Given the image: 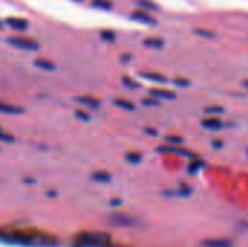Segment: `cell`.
<instances>
[{"instance_id": "44dd1931", "label": "cell", "mask_w": 248, "mask_h": 247, "mask_svg": "<svg viewBox=\"0 0 248 247\" xmlns=\"http://www.w3.org/2000/svg\"><path fill=\"white\" fill-rule=\"evenodd\" d=\"M174 83H176L177 86H182V87H187L190 82H189L187 79H176V80H174Z\"/></svg>"}, {"instance_id": "e0dca14e", "label": "cell", "mask_w": 248, "mask_h": 247, "mask_svg": "<svg viewBox=\"0 0 248 247\" xmlns=\"http://www.w3.org/2000/svg\"><path fill=\"white\" fill-rule=\"evenodd\" d=\"M126 159H128L129 162H132V163H138V162L141 160V154H140V153H129V154L126 156Z\"/></svg>"}, {"instance_id": "9a60e30c", "label": "cell", "mask_w": 248, "mask_h": 247, "mask_svg": "<svg viewBox=\"0 0 248 247\" xmlns=\"http://www.w3.org/2000/svg\"><path fill=\"white\" fill-rule=\"evenodd\" d=\"M206 247H228L230 245L227 242H206L205 243Z\"/></svg>"}, {"instance_id": "6da1fadb", "label": "cell", "mask_w": 248, "mask_h": 247, "mask_svg": "<svg viewBox=\"0 0 248 247\" xmlns=\"http://www.w3.org/2000/svg\"><path fill=\"white\" fill-rule=\"evenodd\" d=\"M7 41H9L10 45H13V47L17 48V49L36 51V49L39 48V44H38L35 39H32V38H29V36H23V35H13V36H10Z\"/></svg>"}, {"instance_id": "5b68a950", "label": "cell", "mask_w": 248, "mask_h": 247, "mask_svg": "<svg viewBox=\"0 0 248 247\" xmlns=\"http://www.w3.org/2000/svg\"><path fill=\"white\" fill-rule=\"evenodd\" d=\"M77 100L84 105V106H89V108H93V109H97L100 106V100L97 98H94L93 95H84V96H80L77 98Z\"/></svg>"}, {"instance_id": "7a4b0ae2", "label": "cell", "mask_w": 248, "mask_h": 247, "mask_svg": "<svg viewBox=\"0 0 248 247\" xmlns=\"http://www.w3.org/2000/svg\"><path fill=\"white\" fill-rule=\"evenodd\" d=\"M131 17L137 22H141V23H147V25H155L157 20L151 16V13L145 12V10H135Z\"/></svg>"}, {"instance_id": "9c48e42d", "label": "cell", "mask_w": 248, "mask_h": 247, "mask_svg": "<svg viewBox=\"0 0 248 247\" xmlns=\"http://www.w3.org/2000/svg\"><path fill=\"white\" fill-rule=\"evenodd\" d=\"M113 102H115V105H116V106H119L121 109H125V111H134V109H135V105H134L131 100H126V99H121V98H118V99H115Z\"/></svg>"}, {"instance_id": "ba28073f", "label": "cell", "mask_w": 248, "mask_h": 247, "mask_svg": "<svg viewBox=\"0 0 248 247\" xmlns=\"http://www.w3.org/2000/svg\"><path fill=\"white\" fill-rule=\"evenodd\" d=\"M151 96H154V98H164V99H174L176 98V95L173 92L163 90V89H154V90H151Z\"/></svg>"}, {"instance_id": "ffe728a7", "label": "cell", "mask_w": 248, "mask_h": 247, "mask_svg": "<svg viewBox=\"0 0 248 247\" xmlns=\"http://www.w3.org/2000/svg\"><path fill=\"white\" fill-rule=\"evenodd\" d=\"M222 111H224V109H222L221 106H217V108H215V106H209V108L205 109V112H208V114H221Z\"/></svg>"}, {"instance_id": "8992f818", "label": "cell", "mask_w": 248, "mask_h": 247, "mask_svg": "<svg viewBox=\"0 0 248 247\" xmlns=\"http://www.w3.org/2000/svg\"><path fill=\"white\" fill-rule=\"evenodd\" d=\"M144 45L148 48H154V49H160L164 45V41L160 36H148L144 39Z\"/></svg>"}, {"instance_id": "3957f363", "label": "cell", "mask_w": 248, "mask_h": 247, "mask_svg": "<svg viewBox=\"0 0 248 247\" xmlns=\"http://www.w3.org/2000/svg\"><path fill=\"white\" fill-rule=\"evenodd\" d=\"M202 127L209 130V131H218V130L224 128L225 124L219 118H217V116H209V118H205L202 121Z\"/></svg>"}, {"instance_id": "277c9868", "label": "cell", "mask_w": 248, "mask_h": 247, "mask_svg": "<svg viewBox=\"0 0 248 247\" xmlns=\"http://www.w3.org/2000/svg\"><path fill=\"white\" fill-rule=\"evenodd\" d=\"M6 23H7V26H10L12 29H15V31H25V29H28V20L26 19H22V17H7L6 19Z\"/></svg>"}, {"instance_id": "d6986e66", "label": "cell", "mask_w": 248, "mask_h": 247, "mask_svg": "<svg viewBox=\"0 0 248 247\" xmlns=\"http://www.w3.org/2000/svg\"><path fill=\"white\" fill-rule=\"evenodd\" d=\"M102 38L106 39V41H113L115 39V33L112 31H103L102 32Z\"/></svg>"}, {"instance_id": "30bf717a", "label": "cell", "mask_w": 248, "mask_h": 247, "mask_svg": "<svg viewBox=\"0 0 248 247\" xmlns=\"http://www.w3.org/2000/svg\"><path fill=\"white\" fill-rule=\"evenodd\" d=\"M142 77L148 79V80H153V82H157V83H166V77L163 74H158V73H142Z\"/></svg>"}, {"instance_id": "4fadbf2b", "label": "cell", "mask_w": 248, "mask_h": 247, "mask_svg": "<svg viewBox=\"0 0 248 247\" xmlns=\"http://www.w3.org/2000/svg\"><path fill=\"white\" fill-rule=\"evenodd\" d=\"M76 116H77L78 119H81V121H89V119H90V115H89L86 111H83V109H77V111H76Z\"/></svg>"}, {"instance_id": "2e32d148", "label": "cell", "mask_w": 248, "mask_h": 247, "mask_svg": "<svg viewBox=\"0 0 248 247\" xmlns=\"http://www.w3.org/2000/svg\"><path fill=\"white\" fill-rule=\"evenodd\" d=\"M138 3H140V6L147 7V9H157V4H154V3L150 1V0H140Z\"/></svg>"}, {"instance_id": "ac0fdd59", "label": "cell", "mask_w": 248, "mask_h": 247, "mask_svg": "<svg viewBox=\"0 0 248 247\" xmlns=\"http://www.w3.org/2000/svg\"><path fill=\"white\" fill-rule=\"evenodd\" d=\"M195 32H196L198 35L205 36V38H214V36H215V35H214V32H211V31H205V29H203V31H202V29H196Z\"/></svg>"}, {"instance_id": "7402d4cb", "label": "cell", "mask_w": 248, "mask_h": 247, "mask_svg": "<svg viewBox=\"0 0 248 247\" xmlns=\"http://www.w3.org/2000/svg\"><path fill=\"white\" fill-rule=\"evenodd\" d=\"M142 103L147 105V106H157L158 105V100H155V99H144Z\"/></svg>"}, {"instance_id": "52a82bcc", "label": "cell", "mask_w": 248, "mask_h": 247, "mask_svg": "<svg viewBox=\"0 0 248 247\" xmlns=\"http://www.w3.org/2000/svg\"><path fill=\"white\" fill-rule=\"evenodd\" d=\"M33 64H35V67H38V68H41L44 71H52L55 68V64L51 60H46V58H38V60H35Z\"/></svg>"}, {"instance_id": "5bb4252c", "label": "cell", "mask_w": 248, "mask_h": 247, "mask_svg": "<svg viewBox=\"0 0 248 247\" xmlns=\"http://www.w3.org/2000/svg\"><path fill=\"white\" fill-rule=\"evenodd\" d=\"M122 82H124V84H125L126 87H140V84H138L137 82H134L132 79H129V77H124Z\"/></svg>"}, {"instance_id": "7c38bea8", "label": "cell", "mask_w": 248, "mask_h": 247, "mask_svg": "<svg viewBox=\"0 0 248 247\" xmlns=\"http://www.w3.org/2000/svg\"><path fill=\"white\" fill-rule=\"evenodd\" d=\"M15 138H13V135L12 134H9V132H6L3 128H0V141H4V143H12Z\"/></svg>"}, {"instance_id": "d4e9b609", "label": "cell", "mask_w": 248, "mask_h": 247, "mask_svg": "<svg viewBox=\"0 0 248 247\" xmlns=\"http://www.w3.org/2000/svg\"><path fill=\"white\" fill-rule=\"evenodd\" d=\"M76 1H83V0H76Z\"/></svg>"}, {"instance_id": "8fae6325", "label": "cell", "mask_w": 248, "mask_h": 247, "mask_svg": "<svg viewBox=\"0 0 248 247\" xmlns=\"http://www.w3.org/2000/svg\"><path fill=\"white\" fill-rule=\"evenodd\" d=\"M92 6H94L96 9H102V10H109L112 9V1L110 0H93Z\"/></svg>"}, {"instance_id": "603a6c76", "label": "cell", "mask_w": 248, "mask_h": 247, "mask_svg": "<svg viewBox=\"0 0 248 247\" xmlns=\"http://www.w3.org/2000/svg\"><path fill=\"white\" fill-rule=\"evenodd\" d=\"M166 141H169V143H174V144H179V143H182V138H179V137H167V138H166Z\"/></svg>"}, {"instance_id": "cb8c5ba5", "label": "cell", "mask_w": 248, "mask_h": 247, "mask_svg": "<svg viewBox=\"0 0 248 247\" xmlns=\"http://www.w3.org/2000/svg\"><path fill=\"white\" fill-rule=\"evenodd\" d=\"M244 86H246V87H248V80H246V82H244Z\"/></svg>"}, {"instance_id": "484cf974", "label": "cell", "mask_w": 248, "mask_h": 247, "mask_svg": "<svg viewBox=\"0 0 248 247\" xmlns=\"http://www.w3.org/2000/svg\"><path fill=\"white\" fill-rule=\"evenodd\" d=\"M1 26H3V25H1V22H0V28H1Z\"/></svg>"}]
</instances>
